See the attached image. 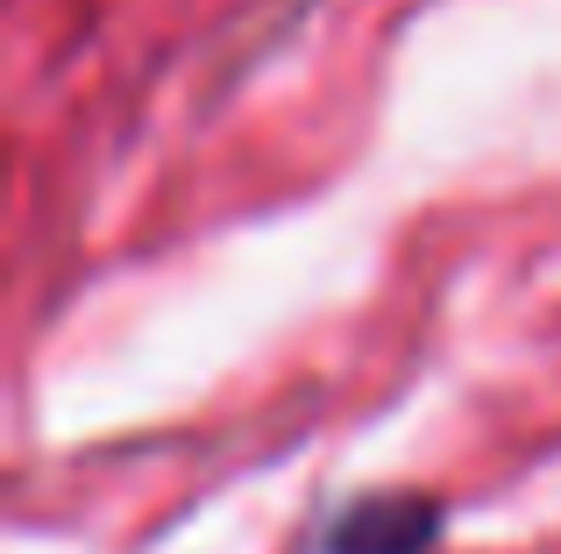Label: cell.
Listing matches in <instances>:
<instances>
[{"mask_svg":"<svg viewBox=\"0 0 561 554\" xmlns=\"http://www.w3.org/2000/svg\"><path fill=\"white\" fill-rule=\"evenodd\" d=\"M440 527L434 498H405V490H383V498H363L334 519V554H426Z\"/></svg>","mask_w":561,"mask_h":554,"instance_id":"1","label":"cell"}]
</instances>
